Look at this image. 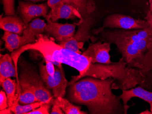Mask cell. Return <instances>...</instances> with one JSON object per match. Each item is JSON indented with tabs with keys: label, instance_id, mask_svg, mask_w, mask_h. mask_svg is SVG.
<instances>
[{
	"label": "cell",
	"instance_id": "6da1fadb",
	"mask_svg": "<svg viewBox=\"0 0 152 114\" xmlns=\"http://www.w3.org/2000/svg\"><path fill=\"white\" fill-rule=\"evenodd\" d=\"M67 97L70 102L85 105L90 114H122L124 105L119 97L114 95L115 81L91 76L80 79L69 85Z\"/></svg>",
	"mask_w": 152,
	"mask_h": 114
},
{
	"label": "cell",
	"instance_id": "7a4b0ae2",
	"mask_svg": "<svg viewBox=\"0 0 152 114\" xmlns=\"http://www.w3.org/2000/svg\"><path fill=\"white\" fill-rule=\"evenodd\" d=\"M31 50L38 52L44 58L53 60L71 66L79 72L78 75L72 76L70 84L87 77H94L99 69L98 63H94L82 54L66 49L55 42L53 38L44 35H38L35 42L26 44L13 52L11 54L14 64L18 70L19 58L24 52Z\"/></svg>",
	"mask_w": 152,
	"mask_h": 114
},
{
	"label": "cell",
	"instance_id": "3957f363",
	"mask_svg": "<svg viewBox=\"0 0 152 114\" xmlns=\"http://www.w3.org/2000/svg\"><path fill=\"white\" fill-rule=\"evenodd\" d=\"M122 58L130 68L152 71V39L133 41H116Z\"/></svg>",
	"mask_w": 152,
	"mask_h": 114
},
{
	"label": "cell",
	"instance_id": "277c9868",
	"mask_svg": "<svg viewBox=\"0 0 152 114\" xmlns=\"http://www.w3.org/2000/svg\"><path fill=\"white\" fill-rule=\"evenodd\" d=\"M149 26V24L146 20L137 19L122 14H113L105 18L102 27L94 29L92 32L94 34L98 35L106 28L131 30L145 28Z\"/></svg>",
	"mask_w": 152,
	"mask_h": 114
},
{
	"label": "cell",
	"instance_id": "5b68a950",
	"mask_svg": "<svg viewBox=\"0 0 152 114\" xmlns=\"http://www.w3.org/2000/svg\"><path fill=\"white\" fill-rule=\"evenodd\" d=\"M18 78L19 80H21L29 86L39 102H46L54 97L49 89L46 87L41 76L31 66L24 64Z\"/></svg>",
	"mask_w": 152,
	"mask_h": 114
},
{
	"label": "cell",
	"instance_id": "8992f818",
	"mask_svg": "<svg viewBox=\"0 0 152 114\" xmlns=\"http://www.w3.org/2000/svg\"><path fill=\"white\" fill-rule=\"evenodd\" d=\"M100 33L102 40L111 44L116 41H136L152 39V27L134 30H104Z\"/></svg>",
	"mask_w": 152,
	"mask_h": 114
},
{
	"label": "cell",
	"instance_id": "52a82bcc",
	"mask_svg": "<svg viewBox=\"0 0 152 114\" xmlns=\"http://www.w3.org/2000/svg\"><path fill=\"white\" fill-rule=\"evenodd\" d=\"M39 65L40 76L47 88L53 91V97L55 98L58 97H64L66 94L68 82L66 78L63 66H56L54 75L52 77L48 74L42 62H41Z\"/></svg>",
	"mask_w": 152,
	"mask_h": 114
},
{
	"label": "cell",
	"instance_id": "ba28073f",
	"mask_svg": "<svg viewBox=\"0 0 152 114\" xmlns=\"http://www.w3.org/2000/svg\"><path fill=\"white\" fill-rule=\"evenodd\" d=\"M94 23V20L91 16L84 19L78 25V30L74 36L66 41L60 42L59 45L66 49L81 54L80 49H82L84 43L91 37V30Z\"/></svg>",
	"mask_w": 152,
	"mask_h": 114
},
{
	"label": "cell",
	"instance_id": "9c48e42d",
	"mask_svg": "<svg viewBox=\"0 0 152 114\" xmlns=\"http://www.w3.org/2000/svg\"><path fill=\"white\" fill-rule=\"evenodd\" d=\"M111 43L105 42L102 43L99 41L95 43H90L88 49L82 53L94 63L111 64L113 63L110 59V52Z\"/></svg>",
	"mask_w": 152,
	"mask_h": 114
},
{
	"label": "cell",
	"instance_id": "30bf717a",
	"mask_svg": "<svg viewBox=\"0 0 152 114\" xmlns=\"http://www.w3.org/2000/svg\"><path fill=\"white\" fill-rule=\"evenodd\" d=\"M48 7L47 3L37 5L31 2L20 1L18 11L24 24L25 29L33 19L39 17H47Z\"/></svg>",
	"mask_w": 152,
	"mask_h": 114
},
{
	"label": "cell",
	"instance_id": "8fae6325",
	"mask_svg": "<svg viewBox=\"0 0 152 114\" xmlns=\"http://www.w3.org/2000/svg\"><path fill=\"white\" fill-rule=\"evenodd\" d=\"M46 19L47 23L44 31L48 36L53 37L60 42L70 39L75 35L76 24L58 23L50 19Z\"/></svg>",
	"mask_w": 152,
	"mask_h": 114
},
{
	"label": "cell",
	"instance_id": "7c38bea8",
	"mask_svg": "<svg viewBox=\"0 0 152 114\" xmlns=\"http://www.w3.org/2000/svg\"><path fill=\"white\" fill-rule=\"evenodd\" d=\"M50 19L53 22H55L59 19L74 20L79 18L80 21L76 25H79L83 22V17L78 10L72 5L61 2L48 14L47 17Z\"/></svg>",
	"mask_w": 152,
	"mask_h": 114
},
{
	"label": "cell",
	"instance_id": "4fadbf2b",
	"mask_svg": "<svg viewBox=\"0 0 152 114\" xmlns=\"http://www.w3.org/2000/svg\"><path fill=\"white\" fill-rule=\"evenodd\" d=\"M122 91V94L119 96V97L123 100L124 109V114H127L128 109L130 107L129 105H128V102L134 97L139 98L149 103L150 106V110L152 112V92L144 89L142 86L135 87L129 90H123Z\"/></svg>",
	"mask_w": 152,
	"mask_h": 114
},
{
	"label": "cell",
	"instance_id": "5bb4252c",
	"mask_svg": "<svg viewBox=\"0 0 152 114\" xmlns=\"http://www.w3.org/2000/svg\"><path fill=\"white\" fill-rule=\"evenodd\" d=\"M46 25L44 20L38 18L29 23L20 36V47L35 42L37 36L44 32Z\"/></svg>",
	"mask_w": 152,
	"mask_h": 114
},
{
	"label": "cell",
	"instance_id": "9a60e30c",
	"mask_svg": "<svg viewBox=\"0 0 152 114\" xmlns=\"http://www.w3.org/2000/svg\"><path fill=\"white\" fill-rule=\"evenodd\" d=\"M2 16H1L0 19L1 29L20 36L23 34L25 27L21 18L17 16H7L2 17Z\"/></svg>",
	"mask_w": 152,
	"mask_h": 114
},
{
	"label": "cell",
	"instance_id": "2e32d148",
	"mask_svg": "<svg viewBox=\"0 0 152 114\" xmlns=\"http://www.w3.org/2000/svg\"><path fill=\"white\" fill-rule=\"evenodd\" d=\"M12 56L8 54H1L0 58V83L9 77H17L18 70L12 62Z\"/></svg>",
	"mask_w": 152,
	"mask_h": 114
},
{
	"label": "cell",
	"instance_id": "e0dca14e",
	"mask_svg": "<svg viewBox=\"0 0 152 114\" xmlns=\"http://www.w3.org/2000/svg\"><path fill=\"white\" fill-rule=\"evenodd\" d=\"M0 83L1 86L6 92L8 99L9 108L11 110L12 107H13L18 102V85L16 80H12L11 77L7 78L3 82Z\"/></svg>",
	"mask_w": 152,
	"mask_h": 114
},
{
	"label": "cell",
	"instance_id": "ac0fdd59",
	"mask_svg": "<svg viewBox=\"0 0 152 114\" xmlns=\"http://www.w3.org/2000/svg\"><path fill=\"white\" fill-rule=\"evenodd\" d=\"M61 2L73 6L80 12L83 19L91 16L95 8L94 4L88 0H62Z\"/></svg>",
	"mask_w": 152,
	"mask_h": 114
},
{
	"label": "cell",
	"instance_id": "d6986e66",
	"mask_svg": "<svg viewBox=\"0 0 152 114\" xmlns=\"http://www.w3.org/2000/svg\"><path fill=\"white\" fill-rule=\"evenodd\" d=\"M19 83L20 92L18 98V102L20 105H25L39 102L28 85L21 80H19Z\"/></svg>",
	"mask_w": 152,
	"mask_h": 114
},
{
	"label": "cell",
	"instance_id": "ffe728a7",
	"mask_svg": "<svg viewBox=\"0 0 152 114\" xmlns=\"http://www.w3.org/2000/svg\"><path fill=\"white\" fill-rule=\"evenodd\" d=\"M54 102L58 103L65 114H87L88 112L82 111L81 106L74 105L69 100L61 97L54 99Z\"/></svg>",
	"mask_w": 152,
	"mask_h": 114
},
{
	"label": "cell",
	"instance_id": "44dd1931",
	"mask_svg": "<svg viewBox=\"0 0 152 114\" xmlns=\"http://www.w3.org/2000/svg\"><path fill=\"white\" fill-rule=\"evenodd\" d=\"M20 36L16 33L5 31L2 39L5 42V48L11 52L18 49L20 47Z\"/></svg>",
	"mask_w": 152,
	"mask_h": 114
},
{
	"label": "cell",
	"instance_id": "7402d4cb",
	"mask_svg": "<svg viewBox=\"0 0 152 114\" xmlns=\"http://www.w3.org/2000/svg\"><path fill=\"white\" fill-rule=\"evenodd\" d=\"M45 102H37L29 104L22 105L18 102L13 107H12L11 110L14 114H26V113L37 108Z\"/></svg>",
	"mask_w": 152,
	"mask_h": 114
},
{
	"label": "cell",
	"instance_id": "603a6c76",
	"mask_svg": "<svg viewBox=\"0 0 152 114\" xmlns=\"http://www.w3.org/2000/svg\"><path fill=\"white\" fill-rule=\"evenodd\" d=\"M53 97L49 99L46 102L34 110L26 113V114H49L50 109L53 105Z\"/></svg>",
	"mask_w": 152,
	"mask_h": 114
},
{
	"label": "cell",
	"instance_id": "cb8c5ba5",
	"mask_svg": "<svg viewBox=\"0 0 152 114\" xmlns=\"http://www.w3.org/2000/svg\"><path fill=\"white\" fill-rule=\"evenodd\" d=\"M2 2L6 16H15V1L2 0Z\"/></svg>",
	"mask_w": 152,
	"mask_h": 114
},
{
	"label": "cell",
	"instance_id": "d4e9b609",
	"mask_svg": "<svg viewBox=\"0 0 152 114\" xmlns=\"http://www.w3.org/2000/svg\"><path fill=\"white\" fill-rule=\"evenodd\" d=\"M9 108L8 99L4 91L0 92V110H2Z\"/></svg>",
	"mask_w": 152,
	"mask_h": 114
},
{
	"label": "cell",
	"instance_id": "484cf974",
	"mask_svg": "<svg viewBox=\"0 0 152 114\" xmlns=\"http://www.w3.org/2000/svg\"><path fill=\"white\" fill-rule=\"evenodd\" d=\"M43 60L46 63L45 67H46L47 72L49 75L51 76L52 77H53L54 75L55 72V67L54 65L51 61L48 60L47 59L43 58Z\"/></svg>",
	"mask_w": 152,
	"mask_h": 114
},
{
	"label": "cell",
	"instance_id": "4316f807",
	"mask_svg": "<svg viewBox=\"0 0 152 114\" xmlns=\"http://www.w3.org/2000/svg\"><path fill=\"white\" fill-rule=\"evenodd\" d=\"M51 114H64L60 105L57 103L53 101V107L52 111L50 112Z\"/></svg>",
	"mask_w": 152,
	"mask_h": 114
},
{
	"label": "cell",
	"instance_id": "83f0119b",
	"mask_svg": "<svg viewBox=\"0 0 152 114\" xmlns=\"http://www.w3.org/2000/svg\"><path fill=\"white\" fill-rule=\"evenodd\" d=\"M62 0H48L47 4L48 7L52 9H53Z\"/></svg>",
	"mask_w": 152,
	"mask_h": 114
},
{
	"label": "cell",
	"instance_id": "f1b7e54d",
	"mask_svg": "<svg viewBox=\"0 0 152 114\" xmlns=\"http://www.w3.org/2000/svg\"><path fill=\"white\" fill-rule=\"evenodd\" d=\"M146 21L148 22L149 26L152 27V13L150 11H148L147 13L146 17H145Z\"/></svg>",
	"mask_w": 152,
	"mask_h": 114
},
{
	"label": "cell",
	"instance_id": "f546056e",
	"mask_svg": "<svg viewBox=\"0 0 152 114\" xmlns=\"http://www.w3.org/2000/svg\"><path fill=\"white\" fill-rule=\"evenodd\" d=\"M12 110L8 108L6 109L3 110H1L0 111V114H12Z\"/></svg>",
	"mask_w": 152,
	"mask_h": 114
},
{
	"label": "cell",
	"instance_id": "4dcf8cb0",
	"mask_svg": "<svg viewBox=\"0 0 152 114\" xmlns=\"http://www.w3.org/2000/svg\"><path fill=\"white\" fill-rule=\"evenodd\" d=\"M140 114H152V112L151 111H148V110H147L145 111H143V112H141V113H140Z\"/></svg>",
	"mask_w": 152,
	"mask_h": 114
},
{
	"label": "cell",
	"instance_id": "1f68e13d",
	"mask_svg": "<svg viewBox=\"0 0 152 114\" xmlns=\"http://www.w3.org/2000/svg\"><path fill=\"white\" fill-rule=\"evenodd\" d=\"M26 1H32L34 2H39V1H44L45 0H26Z\"/></svg>",
	"mask_w": 152,
	"mask_h": 114
},
{
	"label": "cell",
	"instance_id": "d6a6232c",
	"mask_svg": "<svg viewBox=\"0 0 152 114\" xmlns=\"http://www.w3.org/2000/svg\"><path fill=\"white\" fill-rule=\"evenodd\" d=\"M149 11L152 13V1H150V9H149Z\"/></svg>",
	"mask_w": 152,
	"mask_h": 114
}]
</instances>
